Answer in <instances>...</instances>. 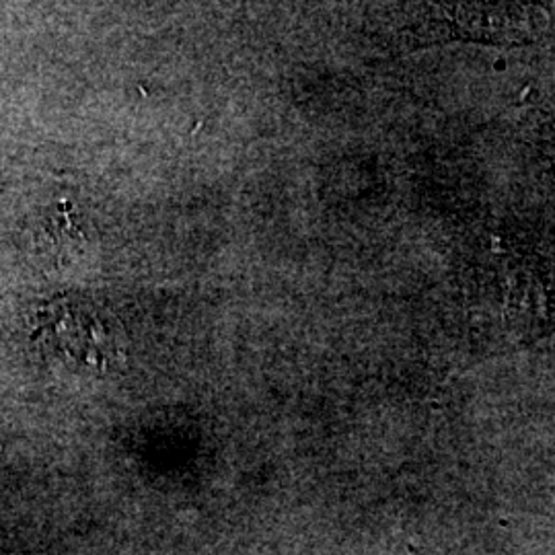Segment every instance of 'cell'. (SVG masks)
<instances>
[{"label":"cell","mask_w":555,"mask_h":555,"mask_svg":"<svg viewBox=\"0 0 555 555\" xmlns=\"http://www.w3.org/2000/svg\"><path fill=\"white\" fill-rule=\"evenodd\" d=\"M119 325L87 298L60 297L41 305L31 339L66 364L109 371L124 360Z\"/></svg>","instance_id":"cell-1"},{"label":"cell","mask_w":555,"mask_h":555,"mask_svg":"<svg viewBox=\"0 0 555 555\" xmlns=\"http://www.w3.org/2000/svg\"><path fill=\"white\" fill-rule=\"evenodd\" d=\"M451 13L461 27L483 38H525L535 36L550 25V11L545 7L463 4Z\"/></svg>","instance_id":"cell-2"},{"label":"cell","mask_w":555,"mask_h":555,"mask_svg":"<svg viewBox=\"0 0 555 555\" xmlns=\"http://www.w3.org/2000/svg\"><path fill=\"white\" fill-rule=\"evenodd\" d=\"M41 245L48 258L54 263H66L68 256H75L82 249V233L68 217V206L59 208L56 217L46 220L41 227Z\"/></svg>","instance_id":"cell-3"},{"label":"cell","mask_w":555,"mask_h":555,"mask_svg":"<svg viewBox=\"0 0 555 555\" xmlns=\"http://www.w3.org/2000/svg\"><path fill=\"white\" fill-rule=\"evenodd\" d=\"M541 291L529 276L513 274L504 282V305L513 315H535L541 309Z\"/></svg>","instance_id":"cell-4"}]
</instances>
